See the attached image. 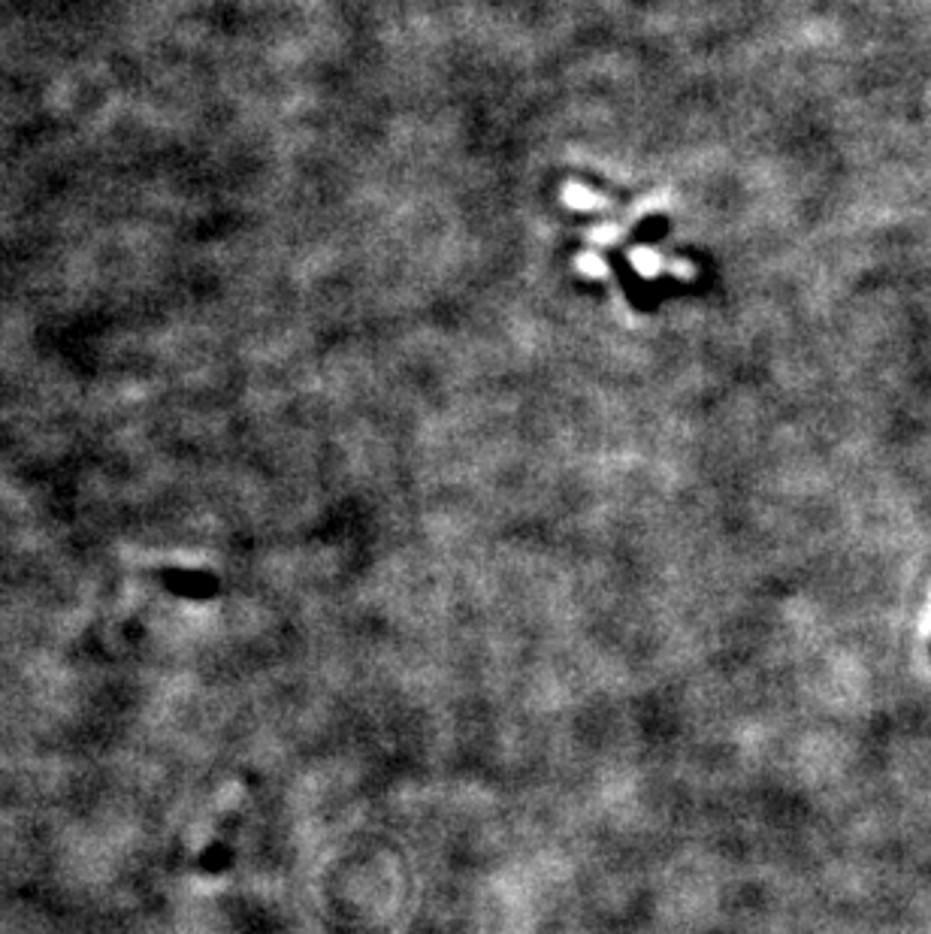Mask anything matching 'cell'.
<instances>
[{"instance_id":"cell-1","label":"cell","mask_w":931,"mask_h":934,"mask_svg":"<svg viewBox=\"0 0 931 934\" xmlns=\"http://www.w3.org/2000/svg\"><path fill=\"white\" fill-rule=\"evenodd\" d=\"M608 260H612L614 272H617V282H620V288H624L626 296L632 300V306L651 308V306H656V300H663V294H660L653 284L644 282L636 269L629 267V260H626L620 252H608Z\"/></svg>"},{"instance_id":"cell-2","label":"cell","mask_w":931,"mask_h":934,"mask_svg":"<svg viewBox=\"0 0 931 934\" xmlns=\"http://www.w3.org/2000/svg\"><path fill=\"white\" fill-rule=\"evenodd\" d=\"M668 218L665 215H648L641 224H638L636 231H632V240H636L638 245H653V243H663L665 236H668Z\"/></svg>"}]
</instances>
